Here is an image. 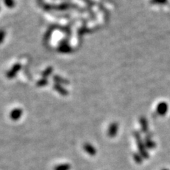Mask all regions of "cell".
Listing matches in <instances>:
<instances>
[{"mask_svg":"<svg viewBox=\"0 0 170 170\" xmlns=\"http://www.w3.org/2000/svg\"><path fill=\"white\" fill-rule=\"evenodd\" d=\"M135 139H136L137 140V144H138V150H139L140 154L143 157V158L147 159V158L149 157V155H148V151H147V148H146V147H145L144 142H143L141 140V138H140V136L138 133H135Z\"/></svg>","mask_w":170,"mask_h":170,"instance_id":"1","label":"cell"},{"mask_svg":"<svg viewBox=\"0 0 170 170\" xmlns=\"http://www.w3.org/2000/svg\"><path fill=\"white\" fill-rule=\"evenodd\" d=\"M83 148L85 151L87 152L90 155H92V156H94L97 153V150L94 148L93 145L90 144V143H86V144L84 145Z\"/></svg>","mask_w":170,"mask_h":170,"instance_id":"2","label":"cell"},{"mask_svg":"<svg viewBox=\"0 0 170 170\" xmlns=\"http://www.w3.org/2000/svg\"><path fill=\"white\" fill-rule=\"evenodd\" d=\"M144 143L145 147H146V148H148V149H154L155 146H156V144H155V142L153 141L150 138H148V137L145 138Z\"/></svg>","mask_w":170,"mask_h":170,"instance_id":"3","label":"cell"},{"mask_svg":"<svg viewBox=\"0 0 170 170\" xmlns=\"http://www.w3.org/2000/svg\"><path fill=\"white\" fill-rule=\"evenodd\" d=\"M117 130H118V125L115 124V123L111 124V125L109 127V129H108V135L110 137H111V138L114 137L115 134L117 133Z\"/></svg>","mask_w":170,"mask_h":170,"instance_id":"4","label":"cell"},{"mask_svg":"<svg viewBox=\"0 0 170 170\" xmlns=\"http://www.w3.org/2000/svg\"><path fill=\"white\" fill-rule=\"evenodd\" d=\"M71 169V165L70 164H63L56 166L54 170H70Z\"/></svg>","mask_w":170,"mask_h":170,"instance_id":"5","label":"cell"},{"mask_svg":"<svg viewBox=\"0 0 170 170\" xmlns=\"http://www.w3.org/2000/svg\"><path fill=\"white\" fill-rule=\"evenodd\" d=\"M133 158H134V160L137 163L140 164V163H141L142 162H143V157L142 156L140 153H135V154L133 155Z\"/></svg>","mask_w":170,"mask_h":170,"instance_id":"6","label":"cell"},{"mask_svg":"<svg viewBox=\"0 0 170 170\" xmlns=\"http://www.w3.org/2000/svg\"><path fill=\"white\" fill-rule=\"evenodd\" d=\"M162 170H169V169H162Z\"/></svg>","mask_w":170,"mask_h":170,"instance_id":"7","label":"cell"}]
</instances>
